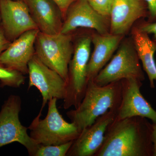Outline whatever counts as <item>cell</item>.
Wrapping results in <instances>:
<instances>
[{
	"instance_id": "ba28073f",
	"label": "cell",
	"mask_w": 156,
	"mask_h": 156,
	"mask_svg": "<svg viewBox=\"0 0 156 156\" xmlns=\"http://www.w3.org/2000/svg\"><path fill=\"white\" fill-rule=\"evenodd\" d=\"M28 74V89L35 87L41 94V111L51 98L64 99L66 82L58 73L44 64L35 54L29 62Z\"/></svg>"
},
{
	"instance_id": "d6986e66",
	"label": "cell",
	"mask_w": 156,
	"mask_h": 156,
	"mask_svg": "<svg viewBox=\"0 0 156 156\" xmlns=\"http://www.w3.org/2000/svg\"><path fill=\"white\" fill-rule=\"evenodd\" d=\"M73 142L69 141L59 145H40L35 156H66Z\"/></svg>"
},
{
	"instance_id": "ffe728a7",
	"label": "cell",
	"mask_w": 156,
	"mask_h": 156,
	"mask_svg": "<svg viewBox=\"0 0 156 156\" xmlns=\"http://www.w3.org/2000/svg\"><path fill=\"white\" fill-rule=\"evenodd\" d=\"M89 5L102 16L110 17L113 0H87Z\"/></svg>"
},
{
	"instance_id": "44dd1931",
	"label": "cell",
	"mask_w": 156,
	"mask_h": 156,
	"mask_svg": "<svg viewBox=\"0 0 156 156\" xmlns=\"http://www.w3.org/2000/svg\"><path fill=\"white\" fill-rule=\"evenodd\" d=\"M135 24L141 30L149 35L153 34L152 40L156 43V21L149 22L143 19L139 20Z\"/></svg>"
},
{
	"instance_id": "4fadbf2b",
	"label": "cell",
	"mask_w": 156,
	"mask_h": 156,
	"mask_svg": "<svg viewBox=\"0 0 156 156\" xmlns=\"http://www.w3.org/2000/svg\"><path fill=\"white\" fill-rule=\"evenodd\" d=\"M148 16L144 0H113L110 33L126 36L136 22Z\"/></svg>"
},
{
	"instance_id": "9a60e30c",
	"label": "cell",
	"mask_w": 156,
	"mask_h": 156,
	"mask_svg": "<svg viewBox=\"0 0 156 156\" xmlns=\"http://www.w3.org/2000/svg\"><path fill=\"white\" fill-rule=\"evenodd\" d=\"M125 37L110 33L102 34L95 31L91 34L94 50L87 66L88 81L94 80L110 60Z\"/></svg>"
},
{
	"instance_id": "52a82bcc",
	"label": "cell",
	"mask_w": 156,
	"mask_h": 156,
	"mask_svg": "<svg viewBox=\"0 0 156 156\" xmlns=\"http://www.w3.org/2000/svg\"><path fill=\"white\" fill-rule=\"evenodd\" d=\"M21 99L17 95H11L4 102L0 111V147L18 142L26 148L29 155L35 156L40 145L27 134L28 128L19 119Z\"/></svg>"
},
{
	"instance_id": "8fae6325",
	"label": "cell",
	"mask_w": 156,
	"mask_h": 156,
	"mask_svg": "<svg viewBox=\"0 0 156 156\" xmlns=\"http://www.w3.org/2000/svg\"><path fill=\"white\" fill-rule=\"evenodd\" d=\"M121 81L122 100L116 112L115 119L140 117L149 119L156 124V111L140 92L142 82L134 78L123 79Z\"/></svg>"
},
{
	"instance_id": "5b68a950",
	"label": "cell",
	"mask_w": 156,
	"mask_h": 156,
	"mask_svg": "<svg viewBox=\"0 0 156 156\" xmlns=\"http://www.w3.org/2000/svg\"><path fill=\"white\" fill-rule=\"evenodd\" d=\"M91 34L79 37L74 47L68 69L66 94L63 99L65 109L80 105L87 90L88 79L87 68L90 57Z\"/></svg>"
},
{
	"instance_id": "9c48e42d",
	"label": "cell",
	"mask_w": 156,
	"mask_h": 156,
	"mask_svg": "<svg viewBox=\"0 0 156 156\" xmlns=\"http://www.w3.org/2000/svg\"><path fill=\"white\" fill-rule=\"evenodd\" d=\"M80 27L102 34H109L110 20L97 13L87 0H76L68 9L60 32L71 34Z\"/></svg>"
},
{
	"instance_id": "2e32d148",
	"label": "cell",
	"mask_w": 156,
	"mask_h": 156,
	"mask_svg": "<svg viewBox=\"0 0 156 156\" xmlns=\"http://www.w3.org/2000/svg\"><path fill=\"white\" fill-rule=\"evenodd\" d=\"M25 2L40 32L48 34L61 32L64 19L60 9L52 0H26Z\"/></svg>"
},
{
	"instance_id": "603a6c76",
	"label": "cell",
	"mask_w": 156,
	"mask_h": 156,
	"mask_svg": "<svg viewBox=\"0 0 156 156\" xmlns=\"http://www.w3.org/2000/svg\"><path fill=\"white\" fill-rule=\"evenodd\" d=\"M58 7L64 19L66 12L70 6L76 0H52Z\"/></svg>"
},
{
	"instance_id": "277c9868",
	"label": "cell",
	"mask_w": 156,
	"mask_h": 156,
	"mask_svg": "<svg viewBox=\"0 0 156 156\" xmlns=\"http://www.w3.org/2000/svg\"><path fill=\"white\" fill-rule=\"evenodd\" d=\"M114 55L93 80L99 86L134 78L143 82L144 73L131 37H125Z\"/></svg>"
},
{
	"instance_id": "4316f807",
	"label": "cell",
	"mask_w": 156,
	"mask_h": 156,
	"mask_svg": "<svg viewBox=\"0 0 156 156\" xmlns=\"http://www.w3.org/2000/svg\"><path fill=\"white\" fill-rule=\"evenodd\" d=\"M0 64H1V63H0Z\"/></svg>"
},
{
	"instance_id": "cb8c5ba5",
	"label": "cell",
	"mask_w": 156,
	"mask_h": 156,
	"mask_svg": "<svg viewBox=\"0 0 156 156\" xmlns=\"http://www.w3.org/2000/svg\"><path fill=\"white\" fill-rule=\"evenodd\" d=\"M11 43L6 37L2 27L0 25V55L9 48Z\"/></svg>"
},
{
	"instance_id": "d4e9b609",
	"label": "cell",
	"mask_w": 156,
	"mask_h": 156,
	"mask_svg": "<svg viewBox=\"0 0 156 156\" xmlns=\"http://www.w3.org/2000/svg\"><path fill=\"white\" fill-rule=\"evenodd\" d=\"M152 141L153 143V156H156V124H152Z\"/></svg>"
},
{
	"instance_id": "ac0fdd59",
	"label": "cell",
	"mask_w": 156,
	"mask_h": 156,
	"mask_svg": "<svg viewBox=\"0 0 156 156\" xmlns=\"http://www.w3.org/2000/svg\"><path fill=\"white\" fill-rule=\"evenodd\" d=\"M25 80L24 75L22 73L0 64L1 87L7 86L14 88H19L24 83Z\"/></svg>"
},
{
	"instance_id": "5bb4252c",
	"label": "cell",
	"mask_w": 156,
	"mask_h": 156,
	"mask_svg": "<svg viewBox=\"0 0 156 156\" xmlns=\"http://www.w3.org/2000/svg\"><path fill=\"white\" fill-rule=\"evenodd\" d=\"M39 31L37 29L26 32L11 42L0 55V63L23 75L28 74V63L35 53V44Z\"/></svg>"
},
{
	"instance_id": "7402d4cb",
	"label": "cell",
	"mask_w": 156,
	"mask_h": 156,
	"mask_svg": "<svg viewBox=\"0 0 156 156\" xmlns=\"http://www.w3.org/2000/svg\"><path fill=\"white\" fill-rule=\"evenodd\" d=\"M147 4L148 16L147 21L149 22L156 21V0H144Z\"/></svg>"
},
{
	"instance_id": "484cf974",
	"label": "cell",
	"mask_w": 156,
	"mask_h": 156,
	"mask_svg": "<svg viewBox=\"0 0 156 156\" xmlns=\"http://www.w3.org/2000/svg\"><path fill=\"white\" fill-rule=\"evenodd\" d=\"M0 25H1V16H0Z\"/></svg>"
},
{
	"instance_id": "30bf717a",
	"label": "cell",
	"mask_w": 156,
	"mask_h": 156,
	"mask_svg": "<svg viewBox=\"0 0 156 156\" xmlns=\"http://www.w3.org/2000/svg\"><path fill=\"white\" fill-rule=\"evenodd\" d=\"M0 16L1 26L11 42L26 32L38 29L23 0H0Z\"/></svg>"
},
{
	"instance_id": "7c38bea8",
	"label": "cell",
	"mask_w": 156,
	"mask_h": 156,
	"mask_svg": "<svg viewBox=\"0 0 156 156\" xmlns=\"http://www.w3.org/2000/svg\"><path fill=\"white\" fill-rule=\"evenodd\" d=\"M115 117V112L108 111L83 129L73 141L66 156H94L103 143L107 128Z\"/></svg>"
},
{
	"instance_id": "e0dca14e",
	"label": "cell",
	"mask_w": 156,
	"mask_h": 156,
	"mask_svg": "<svg viewBox=\"0 0 156 156\" xmlns=\"http://www.w3.org/2000/svg\"><path fill=\"white\" fill-rule=\"evenodd\" d=\"M131 37L140 61L146 73L150 82V86L154 88L156 81V64L154 54L156 51V43L151 39L148 34L143 31L136 24L130 31Z\"/></svg>"
},
{
	"instance_id": "6da1fadb",
	"label": "cell",
	"mask_w": 156,
	"mask_h": 156,
	"mask_svg": "<svg viewBox=\"0 0 156 156\" xmlns=\"http://www.w3.org/2000/svg\"><path fill=\"white\" fill-rule=\"evenodd\" d=\"M151 132L152 124L146 118L115 119L94 156H152Z\"/></svg>"
},
{
	"instance_id": "7a4b0ae2",
	"label": "cell",
	"mask_w": 156,
	"mask_h": 156,
	"mask_svg": "<svg viewBox=\"0 0 156 156\" xmlns=\"http://www.w3.org/2000/svg\"><path fill=\"white\" fill-rule=\"evenodd\" d=\"M122 100L121 81L104 86L88 81L87 90L80 105L68 112L71 122L80 131L92 125L98 117L109 110L116 112Z\"/></svg>"
},
{
	"instance_id": "8992f818",
	"label": "cell",
	"mask_w": 156,
	"mask_h": 156,
	"mask_svg": "<svg viewBox=\"0 0 156 156\" xmlns=\"http://www.w3.org/2000/svg\"><path fill=\"white\" fill-rule=\"evenodd\" d=\"M35 49V54L39 59L58 73L67 83L69 66L74 51L71 34H48L39 31Z\"/></svg>"
},
{
	"instance_id": "3957f363",
	"label": "cell",
	"mask_w": 156,
	"mask_h": 156,
	"mask_svg": "<svg viewBox=\"0 0 156 156\" xmlns=\"http://www.w3.org/2000/svg\"><path fill=\"white\" fill-rule=\"evenodd\" d=\"M57 99L52 98L48 101V113L41 119L42 111L28 127L30 136L37 144L42 145H59L73 141L80 133L73 123L66 121L56 105Z\"/></svg>"
}]
</instances>
